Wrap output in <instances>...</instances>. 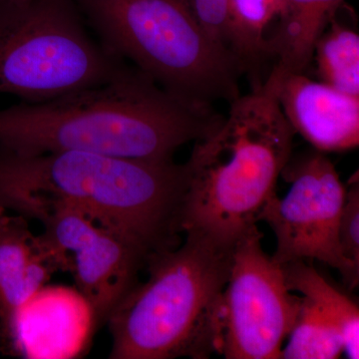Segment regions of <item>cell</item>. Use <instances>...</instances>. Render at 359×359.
<instances>
[{"instance_id":"obj_1","label":"cell","mask_w":359,"mask_h":359,"mask_svg":"<svg viewBox=\"0 0 359 359\" xmlns=\"http://www.w3.org/2000/svg\"><path fill=\"white\" fill-rule=\"evenodd\" d=\"M223 120L214 108L183 102L128 66L107 83L0 110V149L170 161Z\"/></svg>"},{"instance_id":"obj_2","label":"cell","mask_w":359,"mask_h":359,"mask_svg":"<svg viewBox=\"0 0 359 359\" xmlns=\"http://www.w3.org/2000/svg\"><path fill=\"white\" fill-rule=\"evenodd\" d=\"M185 164L86 152L18 155L0 149V205L29 219L52 204L77 208L149 254L177 248Z\"/></svg>"},{"instance_id":"obj_3","label":"cell","mask_w":359,"mask_h":359,"mask_svg":"<svg viewBox=\"0 0 359 359\" xmlns=\"http://www.w3.org/2000/svg\"><path fill=\"white\" fill-rule=\"evenodd\" d=\"M179 249L153 252L149 276L110 314L111 359H205L219 353L223 292L233 249L200 230Z\"/></svg>"},{"instance_id":"obj_4","label":"cell","mask_w":359,"mask_h":359,"mask_svg":"<svg viewBox=\"0 0 359 359\" xmlns=\"http://www.w3.org/2000/svg\"><path fill=\"white\" fill-rule=\"evenodd\" d=\"M211 134L195 142L187 169L181 230L237 243L257 217L292 153L294 131L276 89L264 83L231 102Z\"/></svg>"},{"instance_id":"obj_5","label":"cell","mask_w":359,"mask_h":359,"mask_svg":"<svg viewBox=\"0 0 359 359\" xmlns=\"http://www.w3.org/2000/svg\"><path fill=\"white\" fill-rule=\"evenodd\" d=\"M102 43L183 102L210 106L241 95L240 68L186 0H74Z\"/></svg>"},{"instance_id":"obj_6","label":"cell","mask_w":359,"mask_h":359,"mask_svg":"<svg viewBox=\"0 0 359 359\" xmlns=\"http://www.w3.org/2000/svg\"><path fill=\"white\" fill-rule=\"evenodd\" d=\"M127 67L90 36L74 0H0V94L41 102L107 83Z\"/></svg>"},{"instance_id":"obj_7","label":"cell","mask_w":359,"mask_h":359,"mask_svg":"<svg viewBox=\"0 0 359 359\" xmlns=\"http://www.w3.org/2000/svg\"><path fill=\"white\" fill-rule=\"evenodd\" d=\"M280 177L290 184L289 192L283 199L273 193L257 217L275 233L273 261L285 264L316 259L337 269L351 289L358 287L359 269L340 249L339 219L346 187L332 161L316 149L292 156Z\"/></svg>"},{"instance_id":"obj_8","label":"cell","mask_w":359,"mask_h":359,"mask_svg":"<svg viewBox=\"0 0 359 359\" xmlns=\"http://www.w3.org/2000/svg\"><path fill=\"white\" fill-rule=\"evenodd\" d=\"M262 238L254 226L233 249L222 299L219 354L226 359L280 358L301 308L302 297L292 294Z\"/></svg>"},{"instance_id":"obj_9","label":"cell","mask_w":359,"mask_h":359,"mask_svg":"<svg viewBox=\"0 0 359 359\" xmlns=\"http://www.w3.org/2000/svg\"><path fill=\"white\" fill-rule=\"evenodd\" d=\"M70 273L96 325H105L138 283L150 256L128 238L89 219L66 245Z\"/></svg>"},{"instance_id":"obj_10","label":"cell","mask_w":359,"mask_h":359,"mask_svg":"<svg viewBox=\"0 0 359 359\" xmlns=\"http://www.w3.org/2000/svg\"><path fill=\"white\" fill-rule=\"evenodd\" d=\"M70 271V259L44 233L35 236L26 219L0 216V351L11 354L21 309L54 273Z\"/></svg>"},{"instance_id":"obj_11","label":"cell","mask_w":359,"mask_h":359,"mask_svg":"<svg viewBox=\"0 0 359 359\" xmlns=\"http://www.w3.org/2000/svg\"><path fill=\"white\" fill-rule=\"evenodd\" d=\"M268 85L276 89L294 133L301 134L316 150L342 152L358 147L359 96L311 79L306 73Z\"/></svg>"},{"instance_id":"obj_12","label":"cell","mask_w":359,"mask_h":359,"mask_svg":"<svg viewBox=\"0 0 359 359\" xmlns=\"http://www.w3.org/2000/svg\"><path fill=\"white\" fill-rule=\"evenodd\" d=\"M285 15L287 0H228L224 45L252 88L264 84L266 65H275Z\"/></svg>"},{"instance_id":"obj_13","label":"cell","mask_w":359,"mask_h":359,"mask_svg":"<svg viewBox=\"0 0 359 359\" xmlns=\"http://www.w3.org/2000/svg\"><path fill=\"white\" fill-rule=\"evenodd\" d=\"M344 0H287V15L275 65L266 83L306 73L313 61L314 45L341 8Z\"/></svg>"},{"instance_id":"obj_14","label":"cell","mask_w":359,"mask_h":359,"mask_svg":"<svg viewBox=\"0 0 359 359\" xmlns=\"http://www.w3.org/2000/svg\"><path fill=\"white\" fill-rule=\"evenodd\" d=\"M285 283L290 292H297L313 302L334 323L344 339L347 358H359V309L344 292L328 282L306 261L282 264Z\"/></svg>"},{"instance_id":"obj_15","label":"cell","mask_w":359,"mask_h":359,"mask_svg":"<svg viewBox=\"0 0 359 359\" xmlns=\"http://www.w3.org/2000/svg\"><path fill=\"white\" fill-rule=\"evenodd\" d=\"M339 13L314 45L311 62L321 82L359 96V33L355 26L339 20Z\"/></svg>"},{"instance_id":"obj_16","label":"cell","mask_w":359,"mask_h":359,"mask_svg":"<svg viewBox=\"0 0 359 359\" xmlns=\"http://www.w3.org/2000/svg\"><path fill=\"white\" fill-rule=\"evenodd\" d=\"M283 347V359H335L344 354V339L334 323L302 297L301 308Z\"/></svg>"},{"instance_id":"obj_17","label":"cell","mask_w":359,"mask_h":359,"mask_svg":"<svg viewBox=\"0 0 359 359\" xmlns=\"http://www.w3.org/2000/svg\"><path fill=\"white\" fill-rule=\"evenodd\" d=\"M339 238L340 249L347 261L359 269V183L353 177L346 188L340 214Z\"/></svg>"},{"instance_id":"obj_18","label":"cell","mask_w":359,"mask_h":359,"mask_svg":"<svg viewBox=\"0 0 359 359\" xmlns=\"http://www.w3.org/2000/svg\"><path fill=\"white\" fill-rule=\"evenodd\" d=\"M186 2L210 37L228 52L224 45L228 0H186Z\"/></svg>"},{"instance_id":"obj_19","label":"cell","mask_w":359,"mask_h":359,"mask_svg":"<svg viewBox=\"0 0 359 359\" xmlns=\"http://www.w3.org/2000/svg\"><path fill=\"white\" fill-rule=\"evenodd\" d=\"M4 212H6V210L4 209V207H1V205H0V216H1V215L4 214Z\"/></svg>"}]
</instances>
